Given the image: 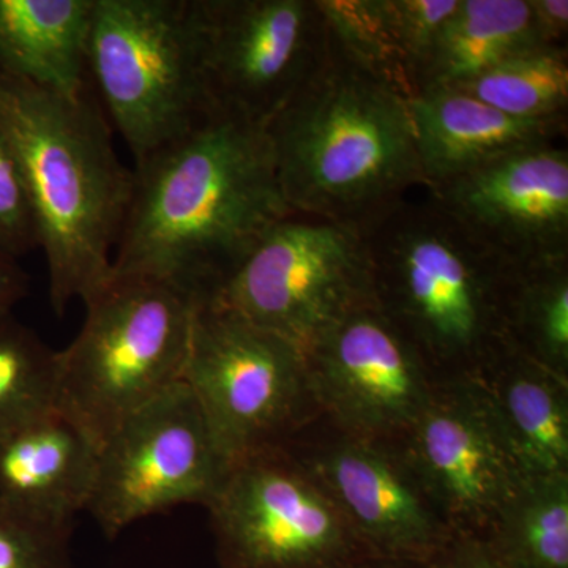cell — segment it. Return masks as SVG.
<instances>
[{
  "label": "cell",
  "mask_w": 568,
  "mask_h": 568,
  "mask_svg": "<svg viewBox=\"0 0 568 568\" xmlns=\"http://www.w3.org/2000/svg\"><path fill=\"white\" fill-rule=\"evenodd\" d=\"M265 126L213 114L134 164L111 280L212 301L274 224L291 215Z\"/></svg>",
  "instance_id": "obj_1"
},
{
  "label": "cell",
  "mask_w": 568,
  "mask_h": 568,
  "mask_svg": "<svg viewBox=\"0 0 568 568\" xmlns=\"http://www.w3.org/2000/svg\"><path fill=\"white\" fill-rule=\"evenodd\" d=\"M0 129L20 160L52 310L63 315L111 282L133 171L115 153L93 85L70 97L0 71Z\"/></svg>",
  "instance_id": "obj_2"
},
{
  "label": "cell",
  "mask_w": 568,
  "mask_h": 568,
  "mask_svg": "<svg viewBox=\"0 0 568 568\" xmlns=\"http://www.w3.org/2000/svg\"><path fill=\"white\" fill-rule=\"evenodd\" d=\"M291 211L361 226L425 179L409 97L343 50H331L265 125Z\"/></svg>",
  "instance_id": "obj_3"
},
{
  "label": "cell",
  "mask_w": 568,
  "mask_h": 568,
  "mask_svg": "<svg viewBox=\"0 0 568 568\" xmlns=\"http://www.w3.org/2000/svg\"><path fill=\"white\" fill-rule=\"evenodd\" d=\"M416 192L358 226L376 304L429 365L480 366L508 342L515 267L428 190Z\"/></svg>",
  "instance_id": "obj_4"
},
{
  "label": "cell",
  "mask_w": 568,
  "mask_h": 568,
  "mask_svg": "<svg viewBox=\"0 0 568 568\" xmlns=\"http://www.w3.org/2000/svg\"><path fill=\"white\" fill-rule=\"evenodd\" d=\"M80 334L55 351V407L97 446L181 383L197 302L142 280H111L84 302Z\"/></svg>",
  "instance_id": "obj_5"
},
{
  "label": "cell",
  "mask_w": 568,
  "mask_h": 568,
  "mask_svg": "<svg viewBox=\"0 0 568 568\" xmlns=\"http://www.w3.org/2000/svg\"><path fill=\"white\" fill-rule=\"evenodd\" d=\"M89 77L134 164L213 115L192 0H93Z\"/></svg>",
  "instance_id": "obj_6"
},
{
  "label": "cell",
  "mask_w": 568,
  "mask_h": 568,
  "mask_svg": "<svg viewBox=\"0 0 568 568\" xmlns=\"http://www.w3.org/2000/svg\"><path fill=\"white\" fill-rule=\"evenodd\" d=\"M182 381L227 470L280 448L312 399L304 351L213 301L194 310Z\"/></svg>",
  "instance_id": "obj_7"
},
{
  "label": "cell",
  "mask_w": 568,
  "mask_h": 568,
  "mask_svg": "<svg viewBox=\"0 0 568 568\" xmlns=\"http://www.w3.org/2000/svg\"><path fill=\"white\" fill-rule=\"evenodd\" d=\"M212 301L306 353L343 317L376 302L361 230L293 212L265 233Z\"/></svg>",
  "instance_id": "obj_8"
},
{
  "label": "cell",
  "mask_w": 568,
  "mask_h": 568,
  "mask_svg": "<svg viewBox=\"0 0 568 568\" xmlns=\"http://www.w3.org/2000/svg\"><path fill=\"white\" fill-rule=\"evenodd\" d=\"M213 114L267 125L331 50L320 0H192Z\"/></svg>",
  "instance_id": "obj_9"
},
{
  "label": "cell",
  "mask_w": 568,
  "mask_h": 568,
  "mask_svg": "<svg viewBox=\"0 0 568 568\" xmlns=\"http://www.w3.org/2000/svg\"><path fill=\"white\" fill-rule=\"evenodd\" d=\"M226 473L200 406L181 381L104 440L88 511L115 537L166 508L207 506Z\"/></svg>",
  "instance_id": "obj_10"
},
{
  "label": "cell",
  "mask_w": 568,
  "mask_h": 568,
  "mask_svg": "<svg viewBox=\"0 0 568 568\" xmlns=\"http://www.w3.org/2000/svg\"><path fill=\"white\" fill-rule=\"evenodd\" d=\"M205 507L234 568H315L354 534L315 474L282 447L231 467Z\"/></svg>",
  "instance_id": "obj_11"
},
{
  "label": "cell",
  "mask_w": 568,
  "mask_h": 568,
  "mask_svg": "<svg viewBox=\"0 0 568 568\" xmlns=\"http://www.w3.org/2000/svg\"><path fill=\"white\" fill-rule=\"evenodd\" d=\"M305 358L312 399L358 439L406 433L433 392L424 354L376 302L328 328Z\"/></svg>",
  "instance_id": "obj_12"
},
{
  "label": "cell",
  "mask_w": 568,
  "mask_h": 568,
  "mask_svg": "<svg viewBox=\"0 0 568 568\" xmlns=\"http://www.w3.org/2000/svg\"><path fill=\"white\" fill-rule=\"evenodd\" d=\"M426 190L515 268L568 257V149L560 142Z\"/></svg>",
  "instance_id": "obj_13"
},
{
  "label": "cell",
  "mask_w": 568,
  "mask_h": 568,
  "mask_svg": "<svg viewBox=\"0 0 568 568\" xmlns=\"http://www.w3.org/2000/svg\"><path fill=\"white\" fill-rule=\"evenodd\" d=\"M432 392L405 458L440 517L489 525L525 480L478 381Z\"/></svg>",
  "instance_id": "obj_14"
},
{
  "label": "cell",
  "mask_w": 568,
  "mask_h": 568,
  "mask_svg": "<svg viewBox=\"0 0 568 568\" xmlns=\"http://www.w3.org/2000/svg\"><path fill=\"white\" fill-rule=\"evenodd\" d=\"M306 466L357 536L409 551L435 544L443 532L444 518L407 459L373 440H339Z\"/></svg>",
  "instance_id": "obj_15"
},
{
  "label": "cell",
  "mask_w": 568,
  "mask_h": 568,
  "mask_svg": "<svg viewBox=\"0 0 568 568\" xmlns=\"http://www.w3.org/2000/svg\"><path fill=\"white\" fill-rule=\"evenodd\" d=\"M99 450L81 426L51 407L0 437V503L69 532L91 503Z\"/></svg>",
  "instance_id": "obj_16"
},
{
  "label": "cell",
  "mask_w": 568,
  "mask_h": 568,
  "mask_svg": "<svg viewBox=\"0 0 568 568\" xmlns=\"http://www.w3.org/2000/svg\"><path fill=\"white\" fill-rule=\"evenodd\" d=\"M425 189L510 155L559 142L568 118H515L454 88H426L409 99Z\"/></svg>",
  "instance_id": "obj_17"
},
{
  "label": "cell",
  "mask_w": 568,
  "mask_h": 568,
  "mask_svg": "<svg viewBox=\"0 0 568 568\" xmlns=\"http://www.w3.org/2000/svg\"><path fill=\"white\" fill-rule=\"evenodd\" d=\"M478 368L496 424L525 477L568 473L567 379L523 354L510 342Z\"/></svg>",
  "instance_id": "obj_18"
},
{
  "label": "cell",
  "mask_w": 568,
  "mask_h": 568,
  "mask_svg": "<svg viewBox=\"0 0 568 568\" xmlns=\"http://www.w3.org/2000/svg\"><path fill=\"white\" fill-rule=\"evenodd\" d=\"M93 0H0V71L78 97L91 88Z\"/></svg>",
  "instance_id": "obj_19"
},
{
  "label": "cell",
  "mask_w": 568,
  "mask_h": 568,
  "mask_svg": "<svg viewBox=\"0 0 568 568\" xmlns=\"http://www.w3.org/2000/svg\"><path fill=\"white\" fill-rule=\"evenodd\" d=\"M541 41L530 0H459L417 77L416 93L473 80Z\"/></svg>",
  "instance_id": "obj_20"
},
{
  "label": "cell",
  "mask_w": 568,
  "mask_h": 568,
  "mask_svg": "<svg viewBox=\"0 0 568 568\" xmlns=\"http://www.w3.org/2000/svg\"><path fill=\"white\" fill-rule=\"evenodd\" d=\"M507 339L562 379L568 373V257L515 268Z\"/></svg>",
  "instance_id": "obj_21"
},
{
  "label": "cell",
  "mask_w": 568,
  "mask_h": 568,
  "mask_svg": "<svg viewBox=\"0 0 568 568\" xmlns=\"http://www.w3.org/2000/svg\"><path fill=\"white\" fill-rule=\"evenodd\" d=\"M491 526L517 566L568 568V473L526 477Z\"/></svg>",
  "instance_id": "obj_22"
},
{
  "label": "cell",
  "mask_w": 568,
  "mask_h": 568,
  "mask_svg": "<svg viewBox=\"0 0 568 568\" xmlns=\"http://www.w3.org/2000/svg\"><path fill=\"white\" fill-rule=\"evenodd\" d=\"M452 88L515 118H568L567 47L534 48Z\"/></svg>",
  "instance_id": "obj_23"
},
{
  "label": "cell",
  "mask_w": 568,
  "mask_h": 568,
  "mask_svg": "<svg viewBox=\"0 0 568 568\" xmlns=\"http://www.w3.org/2000/svg\"><path fill=\"white\" fill-rule=\"evenodd\" d=\"M55 406V351L14 320H0V437Z\"/></svg>",
  "instance_id": "obj_24"
},
{
  "label": "cell",
  "mask_w": 568,
  "mask_h": 568,
  "mask_svg": "<svg viewBox=\"0 0 568 568\" xmlns=\"http://www.w3.org/2000/svg\"><path fill=\"white\" fill-rule=\"evenodd\" d=\"M398 50L405 61L413 93L429 54L459 0H387Z\"/></svg>",
  "instance_id": "obj_25"
},
{
  "label": "cell",
  "mask_w": 568,
  "mask_h": 568,
  "mask_svg": "<svg viewBox=\"0 0 568 568\" xmlns=\"http://www.w3.org/2000/svg\"><path fill=\"white\" fill-rule=\"evenodd\" d=\"M39 246L36 213L20 160L0 129V248L11 256Z\"/></svg>",
  "instance_id": "obj_26"
},
{
  "label": "cell",
  "mask_w": 568,
  "mask_h": 568,
  "mask_svg": "<svg viewBox=\"0 0 568 568\" xmlns=\"http://www.w3.org/2000/svg\"><path fill=\"white\" fill-rule=\"evenodd\" d=\"M67 537L0 503V568H67Z\"/></svg>",
  "instance_id": "obj_27"
},
{
  "label": "cell",
  "mask_w": 568,
  "mask_h": 568,
  "mask_svg": "<svg viewBox=\"0 0 568 568\" xmlns=\"http://www.w3.org/2000/svg\"><path fill=\"white\" fill-rule=\"evenodd\" d=\"M530 9L541 41L549 47H567V0H530Z\"/></svg>",
  "instance_id": "obj_28"
},
{
  "label": "cell",
  "mask_w": 568,
  "mask_h": 568,
  "mask_svg": "<svg viewBox=\"0 0 568 568\" xmlns=\"http://www.w3.org/2000/svg\"><path fill=\"white\" fill-rule=\"evenodd\" d=\"M17 260L0 248V320L11 316L14 305L28 293V275Z\"/></svg>",
  "instance_id": "obj_29"
},
{
  "label": "cell",
  "mask_w": 568,
  "mask_h": 568,
  "mask_svg": "<svg viewBox=\"0 0 568 568\" xmlns=\"http://www.w3.org/2000/svg\"><path fill=\"white\" fill-rule=\"evenodd\" d=\"M454 568H500L497 564L493 562L487 558H481V556H473V558H467L466 560H459V562L455 564Z\"/></svg>",
  "instance_id": "obj_30"
}]
</instances>
